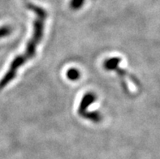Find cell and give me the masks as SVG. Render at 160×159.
<instances>
[{
  "mask_svg": "<svg viewBox=\"0 0 160 159\" xmlns=\"http://www.w3.org/2000/svg\"><path fill=\"white\" fill-rule=\"evenodd\" d=\"M26 6L28 10L35 14L32 35L27 43L26 48L24 52L14 58V60L10 64L9 69L7 71L6 74L0 80V90L4 89L11 81L14 80L20 67L35 56L37 47L42 39L45 20L47 18V12L44 8L31 2H28Z\"/></svg>",
  "mask_w": 160,
  "mask_h": 159,
  "instance_id": "6da1fadb",
  "label": "cell"
},
{
  "mask_svg": "<svg viewBox=\"0 0 160 159\" xmlns=\"http://www.w3.org/2000/svg\"><path fill=\"white\" fill-rule=\"evenodd\" d=\"M96 101V95L94 93H91V92H88L87 93H85L83 96L82 99H81V102H80L79 107H78V114L81 115L82 118L87 119L88 118V108L89 106L92 105L94 102Z\"/></svg>",
  "mask_w": 160,
  "mask_h": 159,
  "instance_id": "7a4b0ae2",
  "label": "cell"
},
{
  "mask_svg": "<svg viewBox=\"0 0 160 159\" xmlns=\"http://www.w3.org/2000/svg\"><path fill=\"white\" fill-rule=\"evenodd\" d=\"M121 62V58H117V57H114V58H108L104 62L103 67L106 70L108 71H113L116 68V67L119 66Z\"/></svg>",
  "mask_w": 160,
  "mask_h": 159,
  "instance_id": "3957f363",
  "label": "cell"
},
{
  "mask_svg": "<svg viewBox=\"0 0 160 159\" xmlns=\"http://www.w3.org/2000/svg\"><path fill=\"white\" fill-rule=\"evenodd\" d=\"M67 77L70 81H77L81 77V72L77 68H70L67 72Z\"/></svg>",
  "mask_w": 160,
  "mask_h": 159,
  "instance_id": "277c9868",
  "label": "cell"
},
{
  "mask_svg": "<svg viewBox=\"0 0 160 159\" xmlns=\"http://www.w3.org/2000/svg\"><path fill=\"white\" fill-rule=\"evenodd\" d=\"M12 32V28L10 25H2L0 27V38L8 37Z\"/></svg>",
  "mask_w": 160,
  "mask_h": 159,
  "instance_id": "5b68a950",
  "label": "cell"
},
{
  "mask_svg": "<svg viewBox=\"0 0 160 159\" xmlns=\"http://www.w3.org/2000/svg\"><path fill=\"white\" fill-rule=\"evenodd\" d=\"M85 0H71L70 2V7L73 10H78L83 6Z\"/></svg>",
  "mask_w": 160,
  "mask_h": 159,
  "instance_id": "8992f818",
  "label": "cell"
}]
</instances>
